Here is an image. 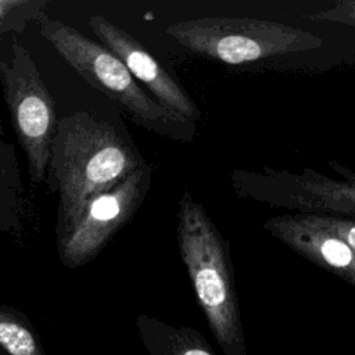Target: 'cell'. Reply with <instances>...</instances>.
I'll return each mask as SVG.
<instances>
[{"label": "cell", "instance_id": "7", "mask_svg": "<svg viewBox=\"0 0 355 355\" xmlns=\"http://www.w3.org/2000/svg\"><path fill=\"white\" fill-rule=\"evenodd\" d=\"M331 168L340 178L311 169L293 173L266 168L234 178V186L244 196L270 205L355 219V175L336 162Z\"/></svg>", "mask_w": 355, "mask_h": 355}, {"label": "cell", "instance_id": "3", "mask_svg": "<svg viewBox=\"0 0 355 355\" xmlns=\"http://www.w3.org/2000/svg\"><path fill=\"white\" fill-rule=\"evenodd\" d=\"M37 24L40 35L60 57L92 87L116 103L136 125L173 141L189 143L194 139L196 122L161 105L101 43L46 14Z\"/></svg>", "mask_w": 355, "mask_h": 355}, {"label": "cell", "instance_id": "4", "mask_svg": "<svg viewBox=\"0 0 355 355\" xmlns=\"http://www.w3.org/2000/svg\"><path fill=\"white\" fill-rule=\"evenodd\" d=\"M165 33L196 54L232 65L315 50L323 44V39L309 31L257 18H196L175 22Z\"/></svg>", "mask_w": 355, "mask_h": 355}, {"label": "cell", "instance_id": "14", "mask_svg": "<svg viewBox=\"0 0 355 355\" xmlns=\"http://www.w3.org/2000/svg\"><path fill=\"white\" fill-rule=\"evenodd\" d=\"M312 19H324L334 21L341 24H348L355 26V1H341L337 3L333 8L311 15Z\"/></svg>", "mask_w": 355, "mask_h": 355}, {"label": "cell", "instance_id": "5", "mask_svg": "<svg viewBox=\"0 0 355 355\" xmlns=\"http://www.w3.org/2000/svg\"><path fill=\"white\" fill-rule=\"evenodd\" d=\"M0 85L31 180L46 182L58 123L54 100L29 50L17 39H12L10 57L0 60Z\"/></svg>", "mask_w": 355, "mask_h": 355}, {"label": "cell", "instance_id": "11", "mask_svg": "<svg viewBox=\"0 0 355 355\" xmlns=\"http://www.w3.org/2000/svg\"><path fill=\"white\" fill-rule=\"evenodd\" d=\"M26 197L15 148L0 128V232L19 234L26 216Z\"/></svg>", "mask_w": 355, "mask_h": 355}, {"label": "cell", "instance_id": "8", "mask_svg": "<svg viewBox=\"0 0 355 355\" xmlns=\"http://www.w3.org/2000/svg\"><path fill=\"white\" fill-rule=\"evenodd\" d=\"M89 26L161 105L193 122L200 119V110L186 89L136 37L100 14L89 17Z\"/></svg>", "mask_w": 355, "mask_h": 355}, {"label": "cell", "instance_id": "6", "mask_svg": "<svg viewBox=\"0 0 355 355\" xmlns=\"http://www.w3.org/2000/svg\"><path fill=\"white\" fill-rule=\"evenodd\" d=\"M153 180V166L144 162L114 189L90 200L68 229L57 237L64 266L76 269L94 259L140 208Z\"/></svg>", "mask_w": 355, "mask_h": 355}, {"label": "cell", "instance_id": "1", "mask_svg": "<svg viewBox=\"0 0 355 355\" xmlns=\"http://www.w3.org/2000/svg\"><path fill=\"white\" fill-rule=\"evenodd\" d=\"M146 161L108 121L78 111L57 123L47 183L58 196L55 234L61 236L83 207L114 189Z\"/></svg>", "mask_w": 355, "mask_h": 355}, {"label": "cell", "instance_id": "9", "mask_svg": "<svg viewBox=\"0 0 355 355\" xmlns=\"http://www.w3.org/2000/svg\"><path fill=\"white\" fill-rule=\"evenodd\" d=\"M263 227L298 255L355 287V251L316 225L306 212L269 218L263 222Z\"/></svg>", "mask_w": 355, "mask_h": 355}, {"label": "cell", "instance_id": "15", "mask_svg": "<svg viewBox=\"0 0 355 355\" xmlns=\"http://www.w3.org/2000/svg\"><path fill=\"white\" fill-rule=\"evenodd\" d=\"M0 355H7V354H6V352H4V351L0 348Z\"/></svg>", "mask_w": 355, "mask_h": 355}, {"label": "cell", "instance_id": "2", "mask_svg": "<svg viewBox=\"0 0 355 355\" xmlns=\"http://www.w3.org/2000/svg\"><path fill=\"white\" fill-rule=\"evenodd\" d=\"M178 247L216 343L226 355H247L229 245L189 190L179 200Z\"/></svg>", "mask_w": 355, "mask_h": 355}, {"label": "cell", "instance_id": "13", "mask_svg": "<svg viewBox=\"0 0 355 355\" xmlns=\"http://www.w3.org/2000/svg\"><path fill=\"white\" fill-rule=\"evenodd\" d=\"M308 214V212H306ZM311 219L319 225L320 227L326 229L345 244H348L355 251V219L344 218V216H333V215H318V214H308Z\"/></svg>", "mask_w": 355, "mask_h": 355}, {"label": "cell", "instance_id": "10", "mask_svg": "<svg viewBox=\"0 0 355 355\" xmlns=\"http://www.w3.org/2000/svg\"><path fill=\"white\" fill-rule=\"evenodd\" d=\"M136 327L150 355H216L202 334L193 327H176L148 315L137 316Z\"/></svg>", "mask_w": 355, "mask_h": 355}, {"label": "cell", "instance_id": "12", "mask_svg": "<svg viewBox=\"0 0 355 355\" xmlns=\"http://www.w3.org/2000/svg\"><path fill=\"white\" fill-rule=\"evenodd\" d=\"M0 348L7 355H47L29 319L18 309L0 304Z\"/></svg>", "mask_w": 355, "mask_h": 355}]
</instances>
